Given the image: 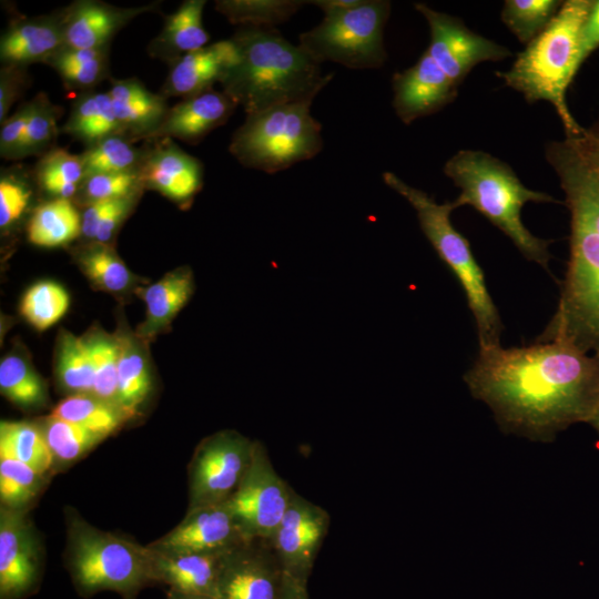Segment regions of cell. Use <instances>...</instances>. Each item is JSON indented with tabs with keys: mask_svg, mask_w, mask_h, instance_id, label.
Masks as SVG:
<instances>
[{
	"mask_svg": "<svg viewBox=\"0 0 599 599\" xmlns=\"http://www.w3.org/2000/svg\"><path fill=\"white\" fill-rule=\"evenodd\" d=\"M464 380L504 433L536 441L589 423L599 406V358L559 342L479 349Z\"/></svg>",
	"mask_w": 599,
	"mask_h": 599,
	"instance_id": "cell-1",
	"label": "cell"
},
{
	"mask_svg": "<svg viewBox=\"0 0 599 599\" xmlns=\"http://www.w3.org/2000/svg\"><path fill=\"white\" fill-rule=\"evenodd\" d=\"M570 212L569 260L556 312L536 342L599 358V119L546 146Z\"/></svg>",
	"mask_w": 599,
	"mask_h": 599,
	"instance_id": "cell-2",
	"label": "cell"
},
{
	"mask_svg": "<svg viewBox=\"0 0 599 599\" xmlns=\"http://www.w3.org/2000/svg\"><path fill=\"white\" fill-rule=\"evenodd\" d=\"M231 39L240 60L221 84L246 115L278 104L312 103L333 78L275 28L243 27Z\"/></svg>",
	"mask_w": 599,
	"mask_h": 599,
	"instance_id": "cell-3",
	"label": "cell"
},
{
	"mask_svg": "<svg viewBox=\"0 0 599 599\" xmlns=\"http://www.w3.org/2000/svg\"><path fill=\"white\" fill-rule=\"evenodd\" d=\"M444 173L461 191L454 200L457 209L473 206L507 235L527 260L548 268L551 241L531 234L520 213L528 202L559 201L526 187L508 164L481 151L457 152L446 162Z\"/></svg>",
	"mask_w": 599,
	"mask_h": 599,
	"instance_id": "cell-4",
	"label": "cell"
},
{
	"mask_svg": "<svg viewBox=\"0 0 599 599\" xmlns=\"http://www.w3.org/2000/svg\"><path fill=\"white\" fill-rule=\"evenodd\" d=\"M591 0H568L522 52L511 69L497 72L506 85L520 92L528 103L550 102L559 115L566 135H576L582 126L573 119L567 105V90L580 62V38L591 11Z\"/></svg>",
	"mask_w": 599,
	"mask_h": 599,
	"instance_id": "cell-5",
	"label": "cell"
},
{
	"mask_svg": "<svg viewBox=\"0 0 599 599\" xmlns=\"http://www.w3.org/2000/svg\"><path fill=\"white\" fill-rule=\"evenodd\" d=\"M65 525V569L79 596L110 590L134 599L143 588L156 585L148 545L101 530L70 507Z\"/></svg>",
	"mask_w": 599,
	"mask_h": 599,
	"instance_id": "cell-6",
	"label": "cell"
},
{
	"mask_svg": "<svg viewBox=\"0 0 599 599\" xmlns=\"http://www.w3.org/2000/svg\"><path fill=\"white\" fill-rule=\"evenodd\" d=\"M383 180L415 209L425 236L461 285L476 322L479 349L499 346L500 316L468 240L450 222V214L457 209L454 201L438 204L427 193L408 185L392 172H384Z\"/></svg>",
	"mask_w": 599,
	"mask_h": 599,
	"instance_id": "cell-7",
	"label": "cell"
},
{
	"mask_svg": "<svg viewBox=\"0 0 599 599\" xmlns=\"http://www.w3.org/2000/svg\"><path fill=\"white\" fill-rule=\"evenodd\" d=\"M311 104L285 103L247 114L233 134L230 152L244 166L270 174L314 158L323 139Z\"/></svg>",
	"mask_w": 599,
	"mask_h": 599,
	"instance_id": "cell-8",
	"label": "cell"
},
{
	"mask_svg": "<svg viewBox=\"0 0 599 599\" xmlns=\"http://www.w3.org/2000/svg\"><path fill=\"white\" fill-rule=\"evenodd\" d=\"M389 12V1L361 0L353 8L324 14L319 24L300 35L298 45L321 64L380 68L387 58L383 32Z\"/></svg>",
	"mask_w": 599,
	"mask_h": 599,
	"instance_id": "cell-9",
	"label": "cell"
},
{
	"mask_svg": "<svg viewBox=\"0 0 599 599\" xmlns=\"http://www.w3.org/2000/svg\"><path fill=\"white\" fill-rule=\"evenodd\" d=\"M256 440L236 430L205 437L190 460L189 507L223 504L236 491L253 458Z\"/></svg>",
	"mask_w": 599,
	"mask_h": 599,
	"instance_id": "cell-10",
	"label": "cell"
},
{
	"mask_svg": "<svg viewBox=\"0 0 599 599\" xmlns=\"http://www.w3.org/2000/svg\"><path fill=\"white\" fill-rule=\"evenodd\" d=\"M293 494L292 487L275 471L265 446L256 440L250 467L225 504L246 539L270 540Z\"/></svg>",
	"mask_w": 599,
	"mask_h": 599,
	"instance_id": "cell-11",
	"label": "cell"
},
{
	"mask_svg": "<svg viewBox=\"0 0 599 599\" xmlns=\"http://www.w3.org/2000/svg\"><path fill=\"white\" fill-rule=\"evenodd\" d=\"M28 512L0 506V599H26L41 585L43 555Z\"/></svg>",
	"mask_w": 599,
	"mask_h": 599,
	"instance_id": "cell-12",
	"label": "cell"
},
{
	"mask_svg": "<svg viewBox=\"0 0 599 599\" xmlns=\"http://www.w3.org/2000/svg\"><path fill=\"white\" fill-rule=\"evenodd\" d=\"M415 9L429 24L430 42L426 52L457 87L478 63L499 61L511 54L506 47L469 30L456 17L424 3H416Z\"/></svg>",
	"mask_w": 599,
	"mask_h": 599,
	"instance_id": "cell-13",
	"label": "cell"
},
{
	"mask_svg": "<svg viewBox=\"0 0 599 599\" xmlns=\"http://www.w3.org/2000/svg\"><path fill=\"white\" fill-rule=\"evenodd\" d=\"M329 527L328 512L294 491L270 539L283 573L306 585Z\"/></svg>",
	"mask_w": 599,
	"mask_h": 599,
	"instance_id": "cell-14",
	"label": "cell"
},
{
	"mask_svg": "<svg viewBox=\"0 0 599 599\" xmlns=\"http://www.w3.org/2000/svg\"><path fill=\"white\" fill-rule=\"evenodd\" d=\"M282 583L271 541L251 539L224 555L216 599H281Z\"/></svg>",
	"mask_w": 599,
	"mask_h": 599,
	"instance_id": "cell-15",
	"label": "cell"
},
{
	"mask_svg": "<svg viewBox=\"0 0 599 599\" xmlns=\"http://www.w3.org/2000/svg\"><path fill=\"white\" fill-rule=\"evenodd\" d=\"M247 540L223 502L187 508L179 525L148 546L165 552H226Z\"/></svg>",
	"mask_w": 599,
	"mask_h": 599,
	"instance_id": "cell-16",
	"label": "cell"
},
{
	"mask_svg": "<svg viewBox=\"0 0 599 599\" xmlns=\"http://www.w3.org/2000/svg\"><path fill=\"white\" fill-rule=\"evenodd\" d=\"M458 87L425 51L410 68L393 77V106L397 116L409 124L453 102Z\"/></svg>",
	"mask_w": 599,
	"mask_h": 599,
	"instance_id": "cell-17",
	"label": "cell"
},
{
	"mask_svg": "<svg viewBox=\"0 0 599 599\" xmlns=\"http://www.w3.org/2000/svg\"><path fill=\"white\" fill-rule=\"evenodd\" d=\"M139 172L143 187L155 190L182 205L191 203L203 183L202 163L171 139H161L144 152Z\"/></svg>",
	"mask_w": 599,
	"mask_h": 599,
	"instance_id": "cell-18",
	"label": "cell"
},
{
	"mask_svg": "<svg viewBox=\"0 0 599 599\" xmlns=\"http://www.w3.org/2000/svg\"><path fill=\"white\" fill-rule=\"evenodd\" d=\"M238 60L240 52L232 39L185 53L172 62L163 95L186 99L209 91L224 80Z\"/></svg>",
	"mask_w": 599,
	"mask_h": 599,
	"instance_id": "cell-19",
	"label": "cell"
},
{
	"mask_svg": "<svg viewBox=\"0 0 599 599\" xmlns=\"http://www.w3.org/2000/svg\"><path fill=\"white\" fill-rule=\"evenodd\" d=\"M236 105L225 92L213 89L186 98L167 110L160 125L146 139L176 138L197 143L209 132L224 124Z\"/></svg>",
	"mask_w": 599,
	"mask_h": 599,
	"instance_id": "cell-20",
	"label": "cell"
},
{
	"mask_svg": "<svg viewBox=\"0 0 599 599\" xmlns=\"http://www.w3.org/2000/svg\"><path fill=\"white\" fill-rule=\"evenodd\" d=\"M149 549L156 585H165L180 592L216 598L223 558L227 551L165 552Z\"/></svg>",
	"mask_w": 599,
	"mask_h": 599,
	"instance_id": "cell-21",
	"label": "cell"
},
{
	"mask_svg": "<svg viewBox=\"0 0 599 599\" xmlns=\"http://www.w3.org/2000/svg\"><path fill=\"white\" fill-rule=\"evenodd\" d=\"M148 8L122 9L99 1H78L62 14L64 47L104 49L113 34Z\"/></svg>",
	"mask_w": 599,
	"mask_h": 599,
	"instance_id": "cell-22",
	"label": "cell"
},
{
	"mask_svg": "<svg viewBox=\"0 0 599 599\" xmlns=\"http://www.w3.org/2000/svg\"><path fill=\"white\" fill-rule=\"evenodd\" d=\"M63 47L62 14L21 19L2 34L0 58L4 65L47 63Z\"/></svg>",
	"mask_w": 599,
	"mask_h": 599,
	"instance_id": "cell-23",
	"label": "cell"
},
{
	"mask_svg": "<svg viewBox=\"0 0 599 599\" xmlns=\"http://www.w3.org/2000/svg\"><path fill=\"white\" fill-rule=\"evenodd\" d=\"M124 134L146 139L161 123L169 108L163 94H154L135 79L114 80L109 91Z\"/></svg>",
	"mask_w": 599,
	"mask_h": 599,
	"instance_id": "cell-24",
	"label": "cell"
},
{
	"mask_svg": "<svg viewBox=\"0 0 599 599\" xmlns=\"http://www.w3.org/2000/svg\"><path fill=\"white\" fill-rule=\"evenodd\" d=\"M135 290L146 307L145 319L136 334L145 343L164 331L187 303L193 293L192 273L187 268H179L146 287Z\"/></svg>",
	"mask_w": 599,
	"mask_h": 599,
	"instance_id": "cell-25",
	"label": "cell"
},
{
	"mask_svg": "<svg viewBox=\"0 0 599 599\" xmlns=\"http://www.w3.org/2000/svg\"><path fill=\"white\" fill-rule=\"evenodd\" d=\"M204 6V0H187L166 16L162 31L151 44L153 54L173 62L185 53L206 47L210 35L202 21Z\"/></svg>",
	"mask_w": 599,
	"mask_h": 599,
	"instance_id": "cell-26",
	"label": "cell"
},
{
	"mask_svg": "<svg viewBox=\"0 0 599 599\" xmlns=\"http://www.w3.org/2000/svg\"><path fill=\"white\" fill-rule=\"evenodd\" d=\"M63 131L88 146L111 135H124L109 92L81 95L74 103Z\"/></svg>",
	"mask_w": 599,
	"mask_h": 599,
	"instance_id": "cell-27",
	"label": "cell"
},
{
	"mask_svg": "<svg viewBox=\"0 0 599 599\" xmlns=\"http://www.w3.org/2000/svg\"><path fill=\"white\" fill-rule=\"evenodd\" d=\"M119 344L118 404L128 418L136 415L146 399L152 378L146 356L138 342L129 336H116Z\"/></svg>",
	"mask_w": 599,
	"mask_h": 599,
	"instance_id": "cell-28",
	"label": "cell"
},
{
	"mask_svg": "<svg viewBox=\"0 0 599 599\" xmlns=\"http://www.w3.org/2000/svg\"><path fill=\"white\" fill-rule=\"evenodd\" d=\"M27 232L34 245H64L81 234V215L70 200L52 199L35 207Z\"/></svg>",
	"mask_w": 599,
	"mask_h": 599,
	"instance_id": "cell-29",
	"label": "cell"
},
{
	"mask_svg": "<svg viewBox=\"0 0 599 599\" xmlns=\"http://www.w3.org/2000/svg\"><path fill=\"white\" fill-rule=\"evenodd\" d=\"M0 458L19 460L44 475L55 469L54 458L41 426L30 422H1Z\"/></svg>",
	"mask_w": 599,
	"mask_h": 599,
	"instance_id": "cell-30",
	"label": "cell"
},
{
	"mask_svg": "<svg viewBox=\"0 0 599 599\" xmlns=\"http://www.w3.org/2000/svg\"><path fill=\"white\" fill-rule=\"evenodd\" d=\"M75 258L85 276L102 291L122 293L138 282L110 244L91 242L77 250Z\"/></svg>",
	"mask_w": 599,
	"mask_h": 599,
	"instance_id": "cell-31",
	"label": "cell"
},
{
	"mask_svg": "<svg viewBox=\"0 0 599 599\" xmlns=\"http://www.w3.org/2000/svg\"><path fill=\"white\" fill-rule=\"evenodd\" d=\"M51 416L77 424L90 432L106 437L129 419L116 406L92 394H72L59 402Z\"/></svg>",
	"mask_w": 599,
	"mask_h": 599,
	"instance_id": "cell-32",
	"label": "cell"
},
{
	"mask_svg": "<svg viewBox=\"0 0 599 599\" xmlns=\"http://www.w3.org/2000/svg\"><path fill=\"white\" fill-rule=\"evenodd\" d=\"M0 390L7 399L24 409L42 407L48 400L41 376L29 362L14 354L0 363Z\"/></svg>",
	"mask_w": 599,
	"mask_h": 599,
	"instance_id": "cell-33",
	"label": "cell"
},
{
	"mask_svg": "<svg viewBox=\"0 0 599 599\" xmlns=\"http://www.w3.org/2000/svg\"><path fill=\"white\" fill-rule=\"evenodd\" d=\"M35 177L41 189L53 199L70 200L79 192L85 170L80 155L53 149L39 161Z\"/></svg>",
	"mask_w": 599,
	"mask_h": 599,
	"instance_id": "cell-34",
	"label": "cell"
},
{
	"mask_svg": "<svg viewBox=\"0 0 599 599\" xmlns=\"http://www.w3.org/2000/svg\"><path fill=\"white\" fill-rule=\"evenodd\" d=\"M57 376L60 385L72 394H92L93 366L84 337L63 332L58 343Z\"/></svg>",
	"mask_w": 599,
	"mask_h": 599,
	"instance_id": "cell-35",
	"label": "cell"
},
{
	"mask_svg": "<svg viewBox=\"0 0 599 599\" xmlns=\"http://www.w3.org/2000/svg\"><path fill=\"white\" fill-rule=\"evenodd\" d=\"M49 475L11 458H0V506L30 510L48 483Z\"/></svg>",
	"mask_w": 599,
	"mask_h": 599,
	"instance_id": "cell-36",
	"label": "cell"
},
{
	"mask_svg": "<svg viewBox=\"0 0 599 599\" xmlns=\"http://www.w3.org/2000/svg\"><path fill=\"white\" fill-rule=\"evenodd\" d=\"M306 1L300 0H222L215 8L232 23L244 27L274 28L287 21Z\"/></svg>",
	"mask_w": 599,
	"mask_h": 599,
	"instance_id": "cell-37",
	"label": "cell"
},
{
	"mask_svg": "<svg viewBox=\"0 0 599 599\" xmlns=\"http://www.w3.org/2000/svg\"><path fill=\"white\" fill-rule=\"evenodd\" d=\"M41 428L54 458V468L81 459L105 437L49 415Z\"/></svg>",
	"mask_w": 599,
	"mask_h": 599,
	"instance_id": "cell-38",
	"label": "cell"
},
{
	"mask_svg": "<svg viewBox=\"0 0 599 599\" xmlns=\"http://www.w3.org/2000/svg\"><path fill=\"white\" fill-rule=\"evenodd\" d=\"M106 49H72L63 47L47 63L53 67L64 83L74 89H89L106 74Z\"/></svg>",
	"mask_w": 599,
	"mask_h": 599,
	"instance_id": "cell-39",
	"label": "cell"
},
{
	"mask_svg": "<svg viewBox=\"0 0 599 599\" xmlns=\"http://www.w3.org/2000/svg\"><path fill=\"white\" fill-rule=\"evenodd\" d=\"M144 152L134 148L123 134L108 136L88 146L80 154L85 176L95 173H124L139 171Z\"/></svg>",
	"mask_w": 599,
	"mask_h": 599,
	"instance_id": "cell-40",
	"label": "cell"
},
{
	"mask_svg": "<svg viewBox=\"0 0 599 599\" xmlns=\"http://www.w3.org/2000/svg\"><path fill=\"white\" fill-rule=\"evenodd\" d=\"M67 291L58 283L43 281L33 284L22 296L20 313L38 331L58 323L69 308Z\"/></svg>",
	"mask_w": 599,
	"mask_h": 599,
	"instance_id": "cell-41",
	"label": "cell"
},
{
	"mask_svg": "<svg viewBox=\"0 0 599 599\" xmlns=\"http://www.w3.org/2000/svg\"><path fill=\"white\" fill-rule=\"evenodd\" d=\"M561 3L557 0H507L501 20L521 43L528 44L546 29Z\"/></svg>",
	"mask_w": 599,
	"mask_h": 599,
	"instance_id": "cell-42",
	"label": "cell"
},
{
	"mask_svg": "<svg viewBox=\"0 0 599 599\" xmlns=\"http://www.w3.org/2000/svg\"><path fill=\"white\" fill-rule=\"evenodd\" d=\"M92 366V395L119 407L118 404V364L119 344L116 337L95 333L85 338ZM120 408V407H119Z\"/></svg>",
	"mask_w": 599,
	"mask_h": 599,
	"instance_id": "cell-43",
	"label": "cell"
},
{
	"mask_svg": "<svg viewBox=\"0 0 599 599\" xmlns=\"http://www.w3.org/2000/svg\"><path fill=\"white\" fill-rule=\"evenodd\" d=\"M60 113L61 109L53 105L43 93L30 102V114L17 159L49 152L58 133L57 120Z\"/></svg>",
	"mask_w": 599,
	"mask_h": 599,
	"instance_id": "cell-44",
	"label": "cell"
},
{
	"mask_svg": "<svg viewBox=\"0 0 599 599\" xmlns=\"http://www.w3.org/2000/svg\"><path fill=\"white\" fill-rule=\"evenodd\" d=\"M142 180L139 171L124 173H95L84 177L79 194L84 204L97 201H109L143 190Z\"/></svg>",
	"mask_w": 599,
	"mask_h": 599,
	"instance_id": "cell-45",
	"label": "cell"
},
{
	"mask_svg": "<svg viewBox=\"0 0 599 599\" xmlns=\"http://www.w3.org/2000/svg\"><path fill=\"white\" fill-rule=\"evenodd\" d=\"M32 196L30 185L17 172H3L0 179V226L6 229L27 211Z\"/></svg>",
	"mask_w": 599,
	"mask_h": 599,
	"instance_id": "cell-46",
	"label": "cell"
},
{
	"mask_svg": "<svg viewBox=\"0 0 599 599\" xmlns=\"http://www.w3.org/2000/svg\"><path fill=\"white\" fill-rule=\"evenodd\" d=\"M140 193L112 200L106 212L100 221L92 242L106 243L114 237L123 221L133 210L139 200Z\"/></svg>",
	"mask_w": 599,
	"mask_h": 599,
	"instance_id": "cell-47",
	"label": "cell"
},
{
	"mask_svg": "<svg viewBox=\"0 0 599 599\" xmlns=\"http://www.w3.org/2000/svg\"><path fill=\"white\" fill-rule=\"evenodd\" d=\"M30 114V102L20 106L17 112L7 118L0 131V153L6 159H17Z\"/></svg>",
	"mask_w": 599,
	"mask_h": 599,
	"instance_id": "cell-48",
	"label": "cell"
},
{
	"mask_svg": "<svg viewBox=\"0 0 599 599\" xmlns=\"http://www.w3.org/2000/svg\"><path fill=\"white\" fill-rule=\"evenodd\" d=\"M24 67L3 65L0 73V122L7 119L11 104L19 97L24 84Z\"/></svg>",
	"mask_w": 599,
	"mask_h": 599,
	"instance_id": "cell-49",
	"label": "cell"
},
{
	"mask_svg": "<svg viewBox=\"0 0 599 599\" xmlns=\"http://www.w3.org/2000/svg\"><path fill=\"white\" fill-rule=\"evenodd\" d=\"M599 48V0L593 1L591 11L583 24L580 38V62Z\"/></svg>",
	"mask_w": 599,
	"mask_h": 599,
	"instance_id": "cell-50",
	"label": "cell"
},
{
	"mask_svg": "<svg viewBox=\"0 0 599 599\" xmlns=\"http://www.w3.org/2000/svg\"><path fill=\"white\" fill-rule=\"evenodd\" d=\"M281 599H309L307 586L283 573Z\"/></svg>",
	"mask_w": 599,
	"mask_h": 599,
	"instance_id": "cell-51",
	"label": "cell"
},
{
	"mask_svg": "<svg viewBox=\"0 0 599 599\" xmlns=\"http://www.w3.org/2000/svg\"><path fill=\"white\" fill-rule=\"evenodd\" d=\"M307 3H312L324 12V14L343 11L349 8H353L357 6L361 0H313V1H306Z\"/></svg>",
	"mask_w": 599,
	"mask_h": 599,
	"instance_id": "cell-52",
	"label": "cell"
},
{
	"mask_svg": "<svg viewBox=\"0 0 599 599\" xmlns=\"http://www.w3.org/2000/svg\"><path fill=\"white\" fill-rule=\"evenodd\" d=\"M166 599H216V598L210 597V596H203V595L180 592L176 590L169 589L166 593Z\"/></svg>",
	"mask_w": 599,
	"mask_h": 599,
	"instance_id": "cell-53",
	"label": "cell"
},
{
	"mask_svg": "<svg viewBox=\"0 0 599 599\" xmlns=\"http://www.w3.org/2000/svg\"><path fill=\"white\" fill-rule=\"evenodd\" d=\"M589 424L596 429V432L599 435V406H598L593 417L589 422Z\"/></svg>",
	"mask_w": 599,
	"mask_h": 599,
	"instance_id": "cell-54",
	"label": "cell"
}]
</instances>
